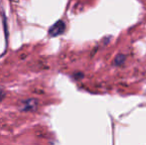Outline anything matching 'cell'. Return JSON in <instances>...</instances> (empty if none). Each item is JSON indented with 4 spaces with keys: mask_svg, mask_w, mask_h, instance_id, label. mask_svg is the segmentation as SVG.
Listing matches in <instances>:
<instances>
[{
    "mask_svg": "<svg viewBox=\"0 0 146 145\" xmlns=\"http://www.w3.org/2000/svg\"><path fill=\"white\" fill-rule=\"evenodd\" d=\"M4 97H5V91H4V89L2 87H0V101L3 99Z\"/></svg>",
    "mask_w": 146,
    "mask_h": 145,
    "instance_id": "277c9868",
    "label": "cell"
},
{
    "mask_svg": "<svg viewBox=\"0 0 146 145\" xmlns=\"http://www.w3.org/2000/svg\"><path fill=\"white\" fill-rule=\"evenodd\" d=\"M66 30V24L64 23L63 21H58L50 28L49 30V35L52 36V37H57L60 36L61 34H63Z\"/></svg>",
    "mask_w": 146,
    "mask_h": 145,
    "instance_id": "6da1fadb",
    "label": "cell"
},
{
    "mask_svg": "<svg viewBox=\"0 0 146 145\" xmlns=\"http://www.w3.org/2000/svg\"><path fill=\"white\" fill-rule=\"evenodd\" d=\"M124 61H125V56H123V55H117L115 57V60H114V65L121 66L124 63Z\"/></svg>",
    "mask_w": 146,
    "mask_h": 145,
    "instance_id": "3957f363",
    "label": "cell"
},
{
    "mask_svg": "<svg viewBox=\"0 0 146 145\" xmlns=\"http://www.w3.org/2000/svg\"><path fill=\"white\" fill-rule=\"evenodd\" d=\"M24 107L22 110H25V111H31V110H34L37 107V101L35 99H29V101H25L24 103Z\"/></svg>",
    "mask_w": 146,
    "mask_h": 145,
    "instance_id": "7a4b0ae2",
    "label": "cell"
}]
</instances>
